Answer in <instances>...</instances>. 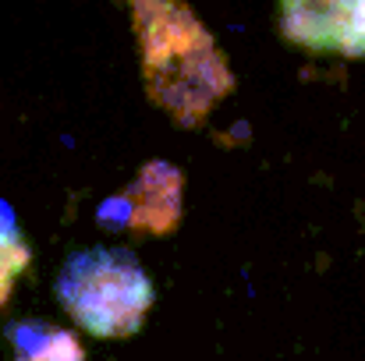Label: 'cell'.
Instances as JSON below:
<instances>
[{
    "mask_svg": "<svg viewBox=\"0 0 365 361\" xmlns=\"http://www.w3.org/2000/svg\"><path fill=\"white\" fill-rule=\"evenodd\" d=\"M135 21L153 103L170 110L178 124H199L235 85L224 53L181 4H135Z\"/></svg>",
    "mask_w": 365,
    "mask_h": 361,
    "instance_id": "1",
    "label": "cell"
},
{
    "mask_svg": "<svg viewBox=\"0 0 365 361\" xmlns=\"http://www.w3.org/2000/svg\"><path fill=\"white\" fill-rule=\"evenodd\" d=\"M57 298L68 315L103 340L142 330L153 305V283L124 248H89L68 258L57 276Z\"/></svg>",
    "mask_w": 365,
    "mask_h": 361,
    "instance_id": "2",
    "label": "cell"
},
{
    "mask_svg": "<svg viewBox=\"0 0 365 361\" xmlns=\"http://www.w3.org/2000/svg\"><path fill=\"white\" fill-rule=\"evenodd\" d=\"M280 32L309 50H337L344 57H365V0L284 4Z\"/></svg>",
    "mask_w": 365,
    "mask_h": 361,
    "instance_id": "3",
    "label": "cell"
},
{
    "mask_svg": "<svg viewBox=\"0 0 365 361\" xmlns=\"http://www.w3.org/2000/svg\"><path fill=\"white\" fill-rule=\"evenodd\" d=\"M11 333L21 337L14 361H86L82 344L68 330H39V337H32V340L21 333V326H14Z\"/></svg>",
    "mask_w": 365,
    "mask_h": 361,
    "instance_id": "4",
    "label": "cell"
},
{
    "mask_svg": "<svg viewBox=\"0 0 365 361\" xmlns=\"http://www.w3.org/2000/svg\"><path fill=\"white\" fill-rule=\"evenodd\" d=\"M25 266H29V244L18 234L11 209L0 202V305L7 301L11 283H14V276H18Z\"/></svg>",
    "mask_w": 365,
    "mask_h": 361,
    "instance_id": "5",
    "label": "cell"
}]
</instances>
